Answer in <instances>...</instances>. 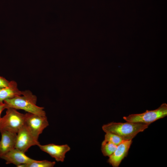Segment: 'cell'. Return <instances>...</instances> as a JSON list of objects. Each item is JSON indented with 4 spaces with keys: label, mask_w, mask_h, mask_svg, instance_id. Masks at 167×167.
Segmentation results:
<instances>
[{
    "label": "cell",
    "mask_w": 167,
    "mask_h": 167,
    "mask_svg": "<svg viewBox=\"0 0 167 167\" xmlns=\"http://www.w3.org/2000/svg\"><path fill=\"white\" fill-rule=\"evenodd\" d=\"M36 101V96L30 91L26 90L22 91V95L6 99L3 102L6 105L7 108L10 107L16 109H22L28 113L46 115L44 108L37 106Z\"/></svg>",
    "instance_id": "cell-2"
},
{
    "label": "cell",
    "mask_w": 167,
    "mask_h": 167,
    "mask_svg": "<svg viewBox=\"0 0 167 167\" xmlns=\"http://www.w3.org/2000/svg\"><path fill=\"white\" fill-rule=\"evenodd\" d=\"M55 161H51L46 160L37 161L35 160L32 162L28 164H21L18 167H53L55 165Z\"/></svg>",
    "instance_id": "cell-12"
},
{
    "label": "cell",
    "mask_w": 167,
    "mask_h": 167,
    "mask_svg": "<svg viewBox=\"0 0 167 167\" xmlns=\"http://www.w3.org/2000/svg\"><path fill=\"white\" fill-rule=\"evenodd\" d=\"M1 138L0 141V157L15 148L17 133L2 131H0Z\"/></svg>",
    "instance_id": "cell-10"
},
{
    "label": "cell",
    "mask_w": 167,
    "mask_h": 167,
    "mask_svg": "<svg viewBox=\"0 0 167 167\" xmlns=\"http://www.w3.org/2000/svg\"><path fill=\"white\" fill-rule=\"evenodd\" d=\"M25 153L16 148H14L0 157L6 161V164H12L17 166L21 164H26L34 161Z\"/></svg>",
    "instance_id": "cell-8"
},
{
    "label": "cell",
    "mask_w": 167,
    "mask_h": 167,
    "mask_svg": "<svg viewBox=\"0 0 167 167\" xmlns=\"http://www.w3.org/2000/svg\"><path fill=\"white\" fill-rule=\"evenodd\" d=\"M10 81L3 77L0 76V89L7 86Z\"/></svg>",
    "instance_id": "cell-15"
},
{
    "label": "cell",
    "mask_w": 167,
    "mask_h": 167,
    "mask_svg": "<svg viewBox=\"0 0 167 167\" xmlns=\"http://www.w3.org/2000/svg\"><path fill=\"white\" fill-rule=\"evenodd\" d=\"M117 146L109 141L104 140L101 146V151L103 155L109 157L114 152Z\"/></svg>",
    "instance_id": "cell-13"
},
{
    "label": "cell",
    "mask_w": 167,
    "mask_h": 167,
    "mask_svg": "<svg viewBox=\"0 0 167 167\" xmlns=\"http://www.w3.org/2000/svg\"><path fill=\"white\" fill-rule=\"evenodd\" d=\"M132 143V140H124L117 145L114 152L109 157L108 162L113 167H118L126 156Z\"/></svg>",
    "instance_id": "cell-9"
},
{
    "label": "cell",
    "mask_w": 167,
    "mask_h": 167,
    "mask_svg": "<svg viewBox=\"0 0 167 167\" xmlns=\"http://www.w3.org/2000/svg\"><path fill=\"white\" fill-rule=\"evenodd\" d=\"M167 115V104L165 103L156 109L147 110L141 113L131 114L127 116L123 117V118L127 122L143 123L150 125Z\"/></svg>",
    "instance_id": "cell-4"
},
{
    "label": "cell",
    "mask_w": 167,
    "mask_h": 167,
    "mask_svg": "<svg viewBox=\"0 0 167 167\" xmlns=\"http://www.w3.org/2000/svg\"><path fill=\"white\" fill-rule=\"evenodd\" d=\"M149 124L143 123L112 122L104 125L103 130L116 135L124 140H131L139 132L148 128Z\"/></svg>",
    "instance_id": "cell-1"
},
{
    "label": "cell",
    "mask_w": 167,
    "mask_h": 167,
    "mask_svg": "<svg viewBox=\"0 0 167 167\" xmlns=\"http://www.w3.org/2000/svg\"><path fill=\"white\" fill-rule=\"evenodd\" d=\"M104 140L109 141L116 145H118L124 141L118 136L110 133H105Z\"/></svg>",
    "instance_id": "cell-14"
},
{
    "label": "cell",
    "mask_w": 167,
    "mask_h": 167,
    "mask_svg": "<svg viewBox=\"0 0 167 167\" xmlns=\"http://www.w3.org/2000/svg\"><path fill=\"white\" fill-rule=\"evenodd\" d=\"M6 109V114L1 118L0 121V131H6L17 133L24 125L25 114L13 108L9 107Z\"/></svg>",
    "instance_id": "cell-3"
},
{
    "label": "cell",
    "mask_w": 167,
    "mask_h": 167,
    "mask_svg": "<svg viewBox=\"0 0 167 167\" xmlns=\"http://www.w3.org/2000/svg\"><path fill=\"white\" fill-rule=\"evenodd\" d=\"M22 94V91L18 89L17 83L14 81H10L8 85L0 89V102Z\"/></svg>",
    "instance_id": "cell-11"
},
{
    "label": "cell",
    "mask_w": 167,
    "mask_h": 167,
    "mask_svg": "<svg viewBox=\"0 0 167 167\" xmlns=\"http://www.w3.org/2000/svg\"><path fill=\"white\" fill-rule=\"evenodd\" d=\"M24 125L33 136L38 140L39 135L49 123L46 115L27 113L25 114Z\"/></svg>",
    "instance_id": "cell-5"
},
{
    "label": "cell",
    "mask_w": 167,
    "mask_h": 167,
    "mask_svg": "<svg viewBox=\"0 0 167 167\" xmlns=\"http://www.w3.org/2000/svg\"><path fill=\"white\" fill-rule=\"evenodd\" d=\"M7 108V106L4 102H0V121L2 118L1 115L2 111Z\"/></svg>",
    "instance_id": "cell-16"
},
{
    "label": "cell",
    "mask_w": 167,
    "mask_h": 167,
    "mask_svg": "<svg viewBox=\"0 0 167 167\" xmlns=\"http://www.w3.org/2000/svg\"><path fill=\"white\" fill-rule=\"evenodd\" d=\"M40 144L38 139L31 134L24 125L17 133L15 148L26 152L31 147Z\"/></svg>",
    "instance_id": "cell-6"
},
{
    "label": "cell",
    "mask_w": 167,
    "mask_h": 167,
    "mask_svg": "<svg viewBox=\"0 0 167 167\" xmlns=\"http://www.w3.org/2000/svg\"><path fill=\"white\" fill-rule=\"evenodd\" d=\"M38 146L41 150L48 154L58 162H63L66 153L71 149L67 144L58 145L50 143L42 145L39 144Z\"/></svg>",
    "instance_id": "cell-7"
}]
</instances>
